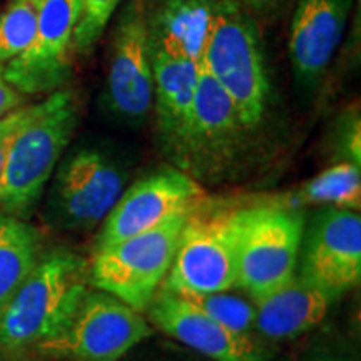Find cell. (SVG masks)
Segmentation results:
<instances>
[{
	"mask_svg": "<svg viewBox=\"0 0 361 361\" xmlns=\"http://www.w3.org/2000/svg\"><path fill=\"white\" fill-rule=\"evenodd\" d=\"M87 264L69 251L40 256L34 269L0 305V355H17L67 326L87 293Z\"/></svg>",
	"mask_w": 361,
	"mask_h": 361,
	"instance_id": "cell-1",
	"label": "cell"
},
{
	"mask_svg": "<svg viewBox=\"0 0 361 361\" xmlns=\"http://www.w3.org/2000/svg\"><path fill=\"white\" fill-rule=\"evenodd\" d=\"M79 121L74 90L59 89L37 102L8 146L0 179V206L22 214L37 202Z\"/></svg>",
	"mask_w": 361,
	"mask_h": 361,
	"instance_id": "cell-2",
	"label": "cell"
},
{
	"mask_svg": "<svg viewBox=\"0 0 361 361\" xmlns=\"http://www.w3.org/2000/svg\"><path fill=\"white\" fill-rule=\"evenodd\" d=\"M200 66L236 104L247 129L261 124L269 80L255 22L238 0H216Z\"/></svg>",
	"mask_w": 361,
	"mask_h": 361,
	"instance_id": "cell-3",
	"label": "cell"
},
{
	"mask_svg": "<svg viewBox=\"0 0 361 361\" xmlns=\"http://www.w3.org/2000/svg\"><path fill=\"white\" fill-rule=\"evenodd\" d=\"M197 202L174 211L146 231L97 250L89 269L90 284L144 313L164 283L180 233Z\"/></svg>",
	"mask_w": 361,
	"mask_h": 361,
	"instance_id": "cell-4",
	"label": "cell"
},
{
	"mask_svg": "<svg viewBox=\"0 0 361 361\" xmlns=\"http://www.w3.org/2000/svg\"><path fill=\"white\" fill-rule=\"evenodd\" d=\"M231 219L236 288L258 300L295 276L305 233L300 211L261 204L233 209Z\"/></svg>",
	"mask_w": 361,
	"mask_h": 361,
	"instance_id": "cell-5",
	"label": "cell"
},
{
	"mask_svg": "<svg viewBox=\"0 0 361 361\" xmlns=\"http://www.w3.org/2000/svg\"><path fill=\"white\" fill-rule=\"evenodd\" d=\"M151 335L139 311L104 291H87L67 326L35 350L72 361H119Z\"/></svg>",
	"mask_w": 361,
	"mask_h": 361,
	"instance_id": "cell-6",
	"label": "cell"
},
{
	"mask_svg": "<svg viewBox=\"0 0 361 361\" xmlns=\"http://www.w3.org/2000/svg\"><path fill=\"white\" fill-rule=\"evenodd\" d=\"M197 202L179 236L173 263L161 288L178 295H209L236 288L233 209L197 213Z\"/></svg>",
	"mask_w": 361,
	"mask_h": 361,
	"instance_id": "cell-7",
	"label": "cell"
},
{
	"mask_svg": "<svg viewBox=\"0 0 361 361\" xmlns=\"http://www.w3.org/2000/svg\"><path fill=\"white\" fill-rule=\"evenodd\" d=\"M247 130L233 99L200 66L191 123L176 156L184 173L196 180L221 178L234 168Z\"/></svg>",
	"mask_w": 361,
	"mask_h": 361,
	"instance_id": "cell-8",
	"label": "cell"
},
{
	"mask_svg": "<svg viewBox=\"0 0 361 361\" xmlns=\"http://www.w3.org/2000/svg\"><path fill=\"white\" fill-rule=\"evenodd\" d=\"M37 30L22 56L4 64L7 82L20 94H51L69 79L74 32L82 0H35Z\"/></svg>",
	"mask_w": 361,
	"mask_h": 361,
	"instance_id": "cell-9",
	"label": "cell"
},
{
	"mask_svg": "<svg viewBox=\"0 0 361 361\" xmlns=\"http://www.w3.org/2000/svg\"><path fill=\"white\" fill-rule=\"evenodd\" d=\"M300 276L333 300L355 288L361 278V218L350 209L329 207L311 223Z\"/></svg>",
	"mask_w": 361,
	"mask_h": 361,
	"instance_id": "cell-10",
	"label": "cell"
},
{
	"mask_svg": "<svg viewBox=\"0 0 361 361\" xmlns=\"http://www.w3.org/2000/svg\"><path fill=\"white\" fill-rule=\"evenodd\" d=\"M204 189L192 176L179 169H162L121 194L104 219L96 251L159 224L180 207L197 202Z\"/></svg>",
	"mask_w": 361,
	"mask_h": 361,
	"instance_id": "cell-11",
	"label": "cell"
},
{
	"mask_svg": "<svg viewBox=\"0 0 361 361\" xmlns=\"http://www.w3.org/2000/svg\"><path fill=\"white\" fill-rule=\"evenodd\" d=\"M112 109L129 119H142L152 107L151 35L149 22L135 4L117 22L107 75Z\"/></svg>",
	"mask_w": 361,
	"mask_h": 361,
	"instance_id": "cell-12",
	"label": "cell"
},
{
	"mask_svg": "<svg viewBox=\"0 0 361 361\" xmlns=\"http://www.w3.org/2000/svg\"><path fill=\"white\" fill-rule=\"evenodd\" d=\"M149 322L166 335L214 361H261L251 336L239 335L207 316L188 298L159 288L147 306Z\"/></svg>",
	"mask_w": 361,
	"mask_h": 361,
	"instance_id": "cell-13",
	"label": "cell"
},
{
	"mask_svg": "<svg viewBox=\"0 0 361 361\" xmlns=\"http://www.w3.org/2000/svg\"><path fill=\"white\" fill-rule=\"evenodd\" d=\"M56 191L69 226L89 229L111 213L124 192V176L99 152L82 151L59 171Z\"/></svg>",
	"mask_w": 361,
	"mask_h": 361,
	"instance_id": "cell-14",
	"label": "cell"
},
{
	"mask_svg": "<svg viewBox=\"0 0 361 361\" xmlns=\"http://www.w3.org/2000/svg\"><path fill=\"white\" fill-rule=\"evenodd\" d=\"M351 0H300L291 22L290 57L296 78L313 84L340 47Z\"/></svg>",
	"mask_w": 361,
	"mask_h": 361,
	"instance_id": "cell-15",
	"label": "cell"
},
{
	"mask_svg": "<svg viewBox=\"0 0 361 361\" xmlns=\"http://www.w3.org/2000/svg\"><path fill=\"white\" fill-rule=\"evenodd\" d=\"M151 59L154 80L152 102L156 107L157 128L168 151L176 159L191 123L200 66L152 45Z\"/></svg>",
	"mask_w": 361,
	"mask_h": 361,
	"instance_id": "cell-16",
	"label": "cell"
},
{
	"mask_svg": "<svg viewBox=\"0 0 361 361\" xmlns=\"http://www.w3.org/2000/svg\"><path fill=\"white\" fill-rule=\"evenodd\" d=\"M333 301L326 291L296 273L283 286L252 300L255 329L269 340H293L318 326Z\"/></svg>",
	"mask_w": 361,
	"mask_h": 361,
	"instance_id": "cell-17",
	"label": "cell"
},
{
	"mask_svg": "<svg viewBox=\"0 0 361 361\" xmlns=\"http://www.w3.org/2000/svg\"><path fill=\"white\" fill-rule=\"evenodd\" d=\"M214 4L216 0H166L154 24H149L152 47L200 64Z\"/></svg>",
	"mask_w": 361,
	"mask_h": 361,
	"instance_id": "cell-18",
	"label": "cell"
},
{
	"mask_svg": "<svg viewBox=\"0 0 361 361\" xmlns=\"http://www.w3.org/2000/svg\"><path fill=\"white\" fill-rule=\"evenodd\" d=\"M39 259V233L24 221L0 216V305L17 290Z\"/></svg>",
	"mask_w": 361,
	"mask_h": 361,
	"instance_id": "cell-19",
	"label": "cell"
},
{
	"mask_svg": "<svg viewBox=\"0 0 361 361\" xmlns=\"http://www.w3.org/2000/svg\"><path fill=\"white\" fill-rule=\"evenodd\" d=\"M291 204H329L338 209H358L361 202V174L356 162H340L324 169L291 194Z\"/></svg>",
	"mask_w": 361,
	"mask_h": 361,
	"instance_id": "cell-20",
	"label": "cell"
},
{
	"mask_svg": "<svg viewBox=\"0 0 361 361\" xmlns=\"http://www.w3.org/2000/svg\"><path fill=\"white\" fill-rule=\"evenodd\" d=\"M37 30V2L11 0L0 12V64H7L30 47Z\"/></svg>",
	"mask_w": 361,
	"mask_h": 361,
	"instance_id": "cell-21",
	"label": "cell"
},
{
	"mask_svg": "<svg viewBox=\"0 0 361 361\" xmlns=\"http://www.w3.org/2000/svg\"><path fill=\"white\" fill-rule=\"evenodd\" d=\"M184 298L231 331L251 336V331L255 329V306L243 298L228 295L226 291Z\"/></svg>",
	"mask_w": 361,
	"mask_h": 361,
	"instance_id": "cell-22",
	"label": "cell"
},
{
	"mask_svg": "<svg viewBox=\"0 0 361 361\" xmlns=\"http://www.w3.org/2000/svg\"><path fill=\"white\" fill-rule=\"evenodd\" d=\"M121 2L123 0H82V11L74 32V52L87 56L92 51Z\"/></svg>",
	"mask_w": 361,
	"mask_h": 361,
	"instance_id": "cell-23",
	"label": "cell"
},
{
	"mask_svg": "<svg viewBox=\"0 0 361 361\" xmlns=\"http://www.w3.org/2000/svg\"><path fill=\"white\" fill-rule=\"evenodd\" d=\"M35 104L30 106H20L19 109L8 112L7 116H4L0 119V179H2L4 166H6V157L8 146H11L12 137L16 135L17 130L20 129V126L29 119L30 114L34 112Z\"/></svg>",
	"mask_w": 361,
	"mask_h": 361,
	"instance_id": "cell-24",
	"label": "cell"
},
{
	"mask_svg": "<svg viewBox=\"0 0 361 361\" xmlns=\"http://www.w3.org/2000/svg\"><path fill=\"white\" fill-rule=\"evenodd\" d=\"M24 104V94H20L13 85L7 82L4 75V64H0V119L8 112L19 109Z\"/></svg>",
	"mask_w": 361,
	"mask_h": 361,
	"instance_id": "cell-25",
	"label": "cell"
},
{
	"mask_svg": "<svg viewBox=\"0 0 361 361\" xmlns=\"http://www.w3.org/2000/svg\"><path fill=\"white\" fill-rule=\"evenodd\" d=\"M245 2L252 8H256V11H264V8L274 6L278 0H245Z\"/></svg>",
	"mask_w": 361,
	"mask_h": 361,
	"instance_id": "cell-26",
	"label": "cell"
},
{
	"mask_svg": "<svg viewBox=\"0 0 361 361\" xmlns=\"http://www.w3.org/2000/svg\"><path fill=\"white\" fill-rule=\"evenodd\" d=\"M313 361H340V360H331V358H319V360H313Z\"/></svg>",
	"mask_w": 361,
	"mask_h": 361,
	"instance_id": "cell-27",
	"label": "cell"
}]
</instances>
